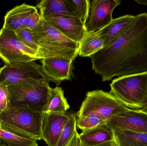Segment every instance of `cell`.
Masks as SVG:
<instances>
[{"instance_id":"25","label":"cell","mask_w":147,"mask_h":146,"mask_svg":"<svg viewBox=\"0 0 147 146\" xmlns=\"http://www.w3.org/2000/svg\"><path fill=\"white\" fill-rule=\"evenodd\" d=\"M15 32L21 41L34 51L38 55L39 48L34 40L32 30L27 28H24L18 29Z\"/></svg>"},{"instance_id":"32","label":"cell","mask_w":147,"mask_h":146,"mask_svg":"<svg viewBox=\"0 0 147 146\" xmlns=\"http://www.w3.org/2000/svg\"><path fill=\"white\" fill-rule=\"evenodd\" d=\"M0 146H8L7 145H5L4 143H1L0 144Z\"/></svg>"},{"instance_id":"14","label":"cell","mask_w":147,"mask_h":146,"mask_svg":"<svg viewBox=\"0 0 147 146\" xmlns=\"http://www.w3.org/2000/svg\"><path fill=\"white\" fill-rule=\"evenodd\" d=\"M69 119V115L65 114L45 113L41 125V139L48 146H56Z\"/></svg>"},{"instance_id":"31","label":"cell","mask_w":147,"mask_h":146,"mask_svg":"<svg viewBox=\"0 0 147 146\" xmlns=\"http://www.w3.org/2000/svg\"><path fill=\"white\" fill-rule=\"evenodd\" d=\"M112 146H119V144H118V141L115 137V139L113 141V145Z\"/></svg>"},{"instance_id":"29","label":"cell","mask_w":147,"mask_h":146,"mask_svg":"<svg viewBox=\"0 0 147 146\" xmlns=\"http://www.w3.org/2000/svg\"><path fill=\"white\" fill-rule=\"evenodd\" d=\"M113 141H111V142H106V143H104V144H101V145H98L94 146H112L113 145ZM81 146H90L86 145H84L82 144Z\"/></svg>"},{"instance_id":"28","label":"cell","mask_w":147,"mask_h":146,"mask_svg":"<svg viewBox=\"0 0 147 146\" xmlns=\"http://www.w3.org/2000/svg\"><path fill=\"white\" fill-rule=\"evenodd\" d=\"M82 143L79 137V134L76 132L74 137L68 146H81Z\"/></svg>"},{"instance_id":"2","label":"cell","mask_w":147,"mask_h":146,"mask_svg":"<svg viewBox=\"0 0 147 146\" xmlns=\"http://www.w3.org/2000/svg\"><path fill=\"white\" fill-rule=\"evenodd\" d=\"M32 33L39 48L40 59L63 57L73 61L78 55L80 44L65 37L42 17Z\"/></svg>"},{"instance_id":"30","label":"cell","mask_w":147,"mask_h":146,"mask_svg":"<svg viewBox=\"0 0 147 146\" xmlns=\"http://www.w3.org/2000/svg\"><path fill=\"white\" fill-rule=\"evenodd\" d=\"M135 1L141 5H145L147 6V0H135Z\"/></svg>"},{"instance_id":"23","label":"cell","mask_w":147,"mask_h":146,"mask_svg":"<svg viewBox=\"0 0 147 146\" xmlns=\"http://www.w3.org/2000/svg\"><path fill=\"white\" fill-rule=\"evenodd\" d=\"M75 15L81 19L85 25L89 18L90 9V0H66Z\"/></svg>"},{"instance_id":"5","label":"cell","mask_w":147,"mask_h":146,"mask_svg":"<svg viewBox=\"0 0 147 146\" xmlns=\"http://www.w3.org/2000/svg\"><path fill=\"white\" fill-rule=\"evenodd\" d=\"M49 82L28 81L7 86L10 105L44 113L51 88Z\"/></svg>"},{"instance_id":"3","label":"cell","mask_w":147,"mask_h":146,"mask_svg":"<svg viewBox=\"0 0 147 146\" xmlns=\"http://www.w3.org/2000/svg\"><path fill=\"white\" fill-rule=\"evenodd\" d=\"M45 113L9 105L0 115V129L25 139H41Z\"/></svg>"},{"instance_id":"10","label":"cell","mask_w":147,"mask_h":146,"mask_svg":"<svg viewBox=\"0 0 147 146\" xmlns=\"http://www.w3.org/2000/svg\"><path fill=\"white\" fill-rule=\"evenodd\" d=\"M106 125L111 130L121 129L147 134V111L129 109L111 117Z\"/></svg>"},{"instance_id":"11","label":"cell","mask_w":147,"mask_h":146,"mask_svg":"<svg viewBox=\"0 0 147 146\" xmlns=\"http://www.w3.org/2000/svg\"><path fill=\"white\" fill-rule=\"evenodd\" d=\"M72 62V60L65 57H51L42 59L41 66L48 80L58 87L63 81L71 80Z\"/></svg>"},{"instance_id":"20","label":"cell","mask_w":147,"mask_h":146,"mask_svg":"<svg viewBox=\"0 0 147 146\" xmlns=\"http://www.w3.org/2000/svg\"><path fill=\"white\" fill-rule=\"evenodd\" d=\"M103 48V44L96 32H92L87 33L80 43L78 55L82 57H90Z\"/></svg>"},{"instance_id":"22","label":"cell","mask_w":147,"mask_h":146,"mask_svg":"<svg viewBox=\"0 0 147 146\" xmlns=\"http://www.w3.org/2000/svg\"><path fill=\"white\" fill-rule=\"evenodd\" d=\"M0 141L8 146H38L36 141L25 139L0 129Z\"/></svg>"},{"instance_id":"19","label":"cell","mask_w":147,"mask_h":146,"mask_svg":"<svg viewBox=\"0 0 147 146\" xmlns=\"http://www.w3.org/2000/svg\"><path fill=\"white\" fill-rule=\"evenodd\" d=\"M112 131L119 146H147V134L121 129Z\"/></svg>"},{"instance_id":"21","label":"cell","mask_w":147,"mask_h":146,"mask_svg":"<svg viewBox=\"0 0 147 146\" xmlns=\"http://www.w3.org/2000/svg\"><path fill=\"white\" fill-rule=\"evenodd\" d=\"M69 119L60 135L56 146H68L77 132V119L74 114L69 115Z\"/></svg>"},{"instance_id":"15","label":"cell","mask_w":147,"mask_h":146,"mask_svg":"<svg viewBox=\"0 0 147 146\" xmlns=\"http://www.w3.org/2000/svg\"><path fill=\"white\" fill-rule=\"evenodd\" d=\"M36 7L39 9L40 16L44 19L59 17L78 18L66 0H43L37 3Z\"/></svg>"},{"instance_id":"27","label":"cell","mask_w":147,"mask_h":146,"mask_svg":"<svg viewBox=\"0 0 147 146\" xmlns=\"http://www.w3.org/2000/svg\"><path fill=\"white\" fill-rule=\"evenodd\" d=\"M41 18V16L38 10L32 13L27 17L25 20L26 28L32 30L39 22Z\"/></svg>"},{"instance_id":"6","label":"cell","mask_w":147,"mask_h":146,"mask_svg":"<svg viewBox=\"0 0 147 146\" xmlns=\"http://www.w3.org/2000/svg\"><path fill=\"white\" fill-rule=\"evenodd\" d=\"M129 109L109 93L101 90H95L86 93L77 116L78 118L94 115L107 121L111 117Z\"/></svg>"},{"instance_id":"13","label":"cell","mask_w":147,"mask_h":146,"mask_svg":"<svg viewBox=\"0 0 147 146\" xmlns=\"http://www.w3.org/2000/svg\"><path fill=\"white\" fill-rule=\"evenodd\" d=\"M71 40L80 44L87 35L85 25L75 17H51L44 19Z\"/></svg>"},{"instance_id":"24","label":"cell","mask_w":147,"mask_h":146,"mask_svg":"<svg viewBox=\"0 0 147 146\" xmlns=\"http://www.w3.org/2000/svg\"><path fill=\"white\" fill-rule=\"evenodd\" d=\"M106 121L102 120L96 115H89L86 116L78 117L77 119V127L84 131L106 124Z\"/></svg>"},{"instance_id":"18","label":"cell","mask_w":147,"mask_h":146,"mask_svg":"<svg viewBox=\"0 0 147 146\" xmlns=\"http://www.w3.org/2000/svg\"><path fill=\"white\" fill-rule=\"evenodd\" d=\"M70 108L62 87L51 88L50 97L44 113L65 114Z\"/></svg>"},{"instance_id":"33","label":"cell","mask_w":147,"mask_h":146,"mask_svg":"<svg viewBox=\"0 0 147 146\" xmlns=\"http://www.w3.org/2000/svg\"><path fill=\"white\" fill-rule=\"evenodd\" d=\"M1 141H0V144H1Z\"/></svg>"},{"instance_id":"7","label":"cell","mask_w":147,"mask_h":146,"mask_svg":"<svg viewBox=\"0 0 147 146\" xmlns=\"http://www.w3.org/2000/svg\"><path fill=\"white\" fill-rule=\"evenodd\" d=\"M0 58L6 65L40 59L36 52L20 41L15 32L3 27L0 30Z\"/></svg>"},{"instance_id":"17","label":"cell","mask_w":147,"mask_h":146,"mask_svg":"<svg viewBox=\"0 0 147 146\" xmlns=\"http://www.w3.org/2000/svg\"><path fill=\"white\" fill-rule=\"evenodd\" d=\"M79 137L82 144L90 146L98 145L115 139L113 131L106 124L82 131Z\"/></svg>"},{"instance_id":"8","label":"cell","mask_w":147,"mask_h":146,"mask_svg":"<svg viewBox=\"0 0 147 146\" xmlns=\"http://www.w3.org/2000/svg\"><path fill=\"white\" fill-rule=\"evenodd\" d=\"M49 81L40 65L35 61L13 65H6L0 68V84L6 86L26 82Z\"/></svg>"},{"instance_id":"9","label":"cell","mask_w":147,"mask_h":146,"mask_svg":"<svg viewBox=\"0 0 147 146\" xmlns=\"http://www.w3.org/2000/svg\"><path fill=\"white\" fill-rule=\"evenodd\" d=\"M119 0H93L85 25L87 33L99 31L113 20L114 9L121 4Z\"/></svg>"},{"instance_id":"1","label":"cell","mask_w":147,"mask_h":146,"mask_svg":"<svg viewBox=\"0 0 147 146\" xmlns=\"http://www.w3.org/2000/svg\"><path fill=\"white\" fill-rule=\"evenodd\" d=\"M136 16L121 37L90 57L92 69L103 81L147 73V13Z\"/></svg>"},{"instance_id":"26","label":"cell","mask_w":147,"mask_h":146,"mask_svg":"<svg viewBox=\"0 0 147 146\" xmlns=\"http://www.w3.org/2000/svg\"><path fill=\"white\" fill-rule=\"evenodd\" d=\"M10 104L7 86L0 84V115Z\"/></svg>"},{"instance_id":"4","label":"cell","mask_w":147,"mask_h":146,"mask_svg":"<svg viewBox=\"0 0 147 146\" xmlns=\"http://www.w3.org/2000/svg\"><path fill=\"white\" fill-rule=\"evenodd\" d=\"M109 93L130 109L147 111V73L116 78Z\"/></svg>"},{"instance_id":"12","label":"cell","mask_w":147,"mask_h":146,"mask_svg":"<svg viewBox=\"0 0 147 146\" xmlns=\"http://www.w3.org/2000/svg\"><path fill=\"white\" fill-rule=\"evenodd\" d=\"M136 15H127L113 19L111 22L101 30L96 31L103 44L104 48L112 44L129 30L136 20Z\"/></svg>"},{"instance_id":"16","label":"cell","mask_w":147,"mask_h":146,"mask_svg":"<svg viewBox=\"0 0 147 146\" xmlns=\"http://www.w3.org/2000/svg\"><path fill=\"white\" fill-rule=\"evenodd\" d=\"M37 10L36 7L25 3L16 6L6 14L3 27L14 31L26 28V19L29 15Z\"/></svg>"}]
</instances>
